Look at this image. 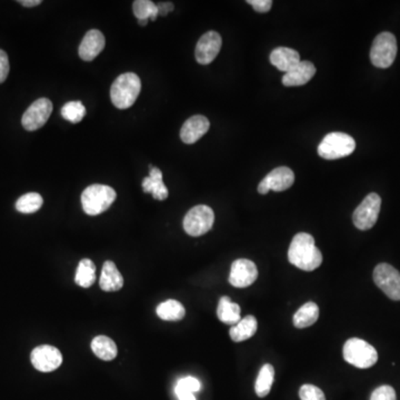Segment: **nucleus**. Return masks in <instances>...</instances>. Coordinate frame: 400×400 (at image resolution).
Instances as JSON below:
<instances>
[{
  "label": "nucleus",
  "mask_w": 400,
  "mask_h": 400,
  "mask_svg": "<svg viewBox=\"0 0 400 400\" xmlns=\"http://www.w3.org/2000/svg\"><path fill=\"white\" fill-rule=\"evenodd\" d=\"M355 149L356 141L352 136L335 131L325 136V138L319 144L318 154L324 159L335 161L349 156Z\"/></svg>",
  "instance_id": "39448f33"
},
{
  "label": "nucleus",
  "mask_w": 400,
  "mask_h": 400,
  "mask_svg": "<svg viewBox=\"0 0 400 400\" xmlns=\"http://www.w3.org/2000/svg\"><path fill=\"white\" fill-rule=\"evenodd\" d=\"M258 278V269L249 260H237L233 262L229 282L236 288H246L253 285Z\"/></svg>",
  "instance_id": "4468645a"
},
{
  "label": "nucleus",
  "mask_w": 400,
  "mask_h": 400,
  "mask_svg": "<svg viewBox=\"0 0 400 400\" xmlns=\"http://www.w3.org/2000/svg\"><path fill=\"white\" fill-rule=\"evenodd\" d=\"M157 315L159 318L167 322H178L186 315V310L183 304L177 300L170 299L161 302L157 307Z\"/></svg>",
  "instance_id": "393cba45"
},
{
  "label": "nucleus",
  "mask_w": 400,
  "mask_h": 400,
  "mask_svg": "<svg viewBox=\"0 0 400 400\" xmlns=\"http://www.w3.org/2000/svg\"><path fill=\"white\" fill-rule=\"evenodd\" d=\"M319 317V308L315 302H309L297 310L293 315V326L297 328H307L313 326Z\"/></svg>",
  "instance_id": "b1692460"
},
{
  "label": "nucleus",
  "mask_w": 400,
  "mask_h": 400,
  "mask_svg": "<svg viewBox=\"0 0 400 400\" xmlns=\"http://www.w3.org/2000/svg\"><path fill=\"white\" fill-rule=\"evenodd\" d=\"M99 285L104 291H118L124 286V278L113 262H106L102 266Z\"/></svg>",
  "instance_id": "aec40b11"
},
{
  "label": "nucleus",
  "mask_w": 400,
  "mask_h": 400,
  "mask_svg": "<svg viewBox=\"0 0 400 400\" xmlns=\"http://www.w3.org/2000/svg\"><path fill=\"white\" fill-rule=\"evenodd\" d=\"M31 364L42 372H51L56 370L62 364V355L56 347L51 345H42L31 352Z\"/></svg>",
  "instance_id": "f8f14e48"
},
{
  "label": "nucleus",
  "mask_w": 400,
  "mask_h": 400,
  "mask_svg": "<svg viewBox=\"0 0 400 400\" xmlns=\"http://www.w3.org/2000/svg\"><path fill=\"white\" fill-rule=\"evenodd\" d=\"M221 45H223L221 36L216 31H208L200 37L199 42L196 46L194 51L196 60L200 65H209L219 54Z\"/></svg>",
  "instance_id": "ddd939ff"
},
{
  "label": "nucleus",
  "mask_w": 400,
  "mask_h": 400,
  "mask_svg": "<svg viewBox=\"0 0 400 400\" xmlns=\"http://www.w3.org/2000/svg\"><path fill=\"white\" fill-rule=\"evenodd\" d=\"M175 392L179 400H196V397H194V394L192 392H186V390L177 388V387H176Z\"/></svg>",
  "instance_id": "e433bc0d"
},
{
  "label": "nucleus",
  "mask_w": 400,
  "mask_h": 400,
  "mask_svg": "<svg viewBox=\"0 0 400 400\" xmlns=\"http://www.w3.org/2000/svg\"><path fill=\"white\" fill-rule=\"evenodd\" d=\"M18 3H21L24 7H35L42 3L40 0H20Z\"/></svg>",
  "instance_id": "4c0bfd02"
},
{
  "label": "nucleus",
  "mask_w": 400,
  "mask_h": 400,
  "mask_svg": "<svg viewBox=\"0 0 400 400\" xmlns=\"http://www.w3.org/2000/svg\"><path fill=\"white\" fill-rule=\"evenodd\" d=\"M117 197L115 190L106 185H91L82 194L84 212L89 216L102 214L113 205Z\"/></svg>",
  "instance_id": "7ed1b4c3"
},
{
  "label": "nucleus",
  "mask_w": 400,
  "mask_h": 400,
  "mask_svg": "<svg viewBox=\"0 0 400 400\" xmlns=\"http://www.w3.org/2000/svg\"><path fill=\"white\" fill-rule=\"evenodd\" d=\"M176 387L179 389H183V390H186V392L194 394V392H199L201 385H200L199 381L196 379V378L185 377L181 378V381H178Z\"/></svg>",
  "instance_id": "473e14b6"
},
{
  "label": "nucleus",
  "mask_w": 400,
  "mask_h": 400,
  "mask_svg": "<svg viewBox=\"0 0 400 400\" xmlns=\"http://www.w3.org/2000/svg\"><path fill=\"white\" fill-rule=\"evenodd\" d=\"M141 91V82L136 73H122L113 82L110 98L118 109H127L135 104Z\"/></svg>",
  "instance_id": "f03ea898"
},
{
  "label": "nucleus",
  "mask_w": 400,
  "mask_h": 400,
  "mask_svg": "<svg viewBox=\"0 0 400 400\" xmlns=\"http://www.w3.org/2000/svg\"><path fill=\"white\" fill-rule=\"evenodd\" d=\"M44 199L37 192H28L24 194L16 203V209L23 214H33L36 212L43 206Z\"/></svg>",
  "instance_id": "cd10ccee"
},
{
  "label": "nucleus",
  "mask_w": 400,
  "mask_h": 400,
  "mask_svg": "<svg viewBox=\"0 0 400 400\" xmlns=\"http://www.w3.org/2000/svg\"><path fill=\"white\" fill-rule=\"evenodd\" d=\"M370 400H396V392L392 387L387 385L378 387L372 392Z\"/></svg>",
  "instance_id": "2f4dec72"
},
{
  "label": "nucleus",
  "mask_w": 400,
  "mask_h": 400,
  "mask_svg": "<svg viewBox=\"0 0 400 400\" xmlns=\"http://www.w3.org/2000/svg\"><path fill=\"white\" fill-rule=\"evenodd\" d=\"M133 9L134 14L138 20H156L159 16L157 5L150 0H136Z\"/></svg>",
  "instance_id": "c85d7f7f"
},
{
  "label": "nucleus",
  "mask_w": 400,
  "mask_h": 400,
  "mask_svg": "<svg viewBox=\"0 0 400 400\" xmlns=\"http://www.w3.org/2000/svg\"><path fill=\"white\" fill-rule=\"evenodd\" d=\"M149 176L143 181V189L146 194H152L157 200H165L168 197V189L163 181V172L159 168L149 166Z\"/></svg>",
  "instance_id": "6ab92c4d"
},
{
  "label": "nucleus",
  "mask_w": 400,
  "mask_h": 400,
  "mask_svg": "<svg viewBox=\"0 0 400 400\" xmlns=\"http://www.w3.org/2000/svg\"><path fill=\"white\" fill-rule=\"evenodd\" d=\"M273 379H275V370L271 364H266L262 367L258 377H257L256 385H255V392L257 396L264 398L271 392L273 386Z\"/></svg>",
  "instance_id": "bb28decb"
},
{
  "label": "nucleus",
  "mask_w": 400,
  "mask_h": 400,
  "mask_svg": "<svg viewBox=\"0 0 400 400\" xmlns=\"http://www.w3.org/2000/svg\"><path fill=\"white\" fill-rule=\"evenodd\" d=\"M258 329V322L254 316H246L238 324L235 325L229 330L231 340L235 343H242L251 338Z\"/></svg>",
  "instance_id": "412c9836"
},
{
  "label": "nucleus",
  "mask_w": 400,
  "mask_h": 400,
  "mask_svg": "<svg viewBox=\"0 0 400 400\" xmlns=\"http://www.w3.org/2000/svg\"><path fill=\"white\" fill-rule=\"evenodd\" d=\"M293 181H295V174L291 168L278 167L276 170H271L260 181V185H258V192L266 194L271 190L277 192H285L293 186Z\"/></svg>",
  "instance_id": "9b49d317"
},
{
  "label": "nucleus",
  "mask_w": 400,
  "mask_h": 400,
  "mask_svg": "<svg viewBox=\"0 0 400 400\" xmlns=\"http://www.w3.org/2000/svg\"><path fill=\"white\" fill-rule=\"evenodd\" d=\"M214 223V210L206 205H199L187 212L183 218V229L189 236H203L212 228Z\"/></svg>",
  "instance_id": "0eeeda50"
},
{
  "label": "nucleus",
  "mask_w": 400,
  "mask_h": 400,
  "mask_svg": "<svg viewBox=\"0 0 400 400\" xmlns=\"http://www.w3.org/2000/svg\"><path fill=\"white\" fill-rule=\"evenodd\" d=\"M374 282L392 300H400V273L392 265L383 262L376 266Z\"/></svg>",
  "instance_id": "1a4fd4ad"
},
{
  "label": "nucleus",
  "mask_w": 400,
  "mask_h": 400,
  "mask_svg": "<svg viewBox=\"0 0 400 400\" xmlns=\"http://www.w3.org/2000/svg\"><path fill=\"white\" fill-rule=\"evenodd\" d=\"M299 397L302 400H326L324 392L313 385H304L299 390Z\"/></svg>",
  "instance_id": "7c9ffc66"
},
{
  "label": "nucleus",
  "mask_w": 400,
  "mask_h": 400,
  "mask_svg": "<svg viewBox=\"0 0 400 400\" xmlns=\"http://www.w3.org/2000/svg\"><path fill=\"white\" fill-rule=\"evenodd\" d=\"M315 73L316 67L313 62L300 60L298 65L295 66L282 77V84L286 87L306 85L315 76Z\"/></svg>",
  "instance_id": "f3484780"
},
{
  "label": "nucleus",
  "mask_w": 400,
  "mask_h": 400,
  "mask_svg": "<svg viewBox=\"0 0 400 400\" xmlns=\"http://www.w3.org/2000/svg\"><path fill=\"white\" fill-rule=\"evenodd\" d=\"M210 124L205 116L196 115L187 119L181 130V138L185 144H194L208 131Z\"/></svg>",
  "instance_id": "dca6fc26"
},
{
  "label": "nucleus",
  "mask_w": 400,
  "mask_h": 400,
  "mask_svg": "<svg viewBox=\"0 0 400 400\" xmlns=\"http://www.w3.org/2000/svg\"><path fill=\"white\" fill-rule=\"evenodd\" d=\"M271 65L278 69V71L288 73L291 71L295 66L300 62V55L295 49L287 48V47H278L273 49L271 54Z\"/></svg>",
  "instance_id": "a211bd4d"
},
{
  "label": "nucleus",
  "mask_w": 400,
  "mask_h": 400,
  "mask_svg": "<svg viewBox=\"0 0 400 400\" xmlns=\"http://www.w3.org/2000/svg\"><path fill=\"white\" fill-rule=\"evenodd\" d=\"M85 115V106L80 102H69L62 108V117L73 124L82 122Z\"/></svg>",
  "instance_id": "c756f323"
},
{
  "label": "nucleus",
  "mask_w": 400,
  "mask_h": 400,
  "mask_svg": "<svg viewBox=\"0 0 400 400\" xmlns=\"http://www.w3.org/2000/svg\"><path fill=\"white\" fill-rule=\"evenodd\" d=\"M381 198L372 192L361 201L352 215V221L359 230H370L376 225L381 212Z\"/></svg>",
  "instance_id": "6e6552de"
},
{
  "label": "nucleus",
  "mask_w": 400,
  "mask_h": 400,
  "mask_svg": "<svg viewBox=\"0 0 400 400\" xmlns=\"http://www.w3.org/2000/svg\"><path fill=\"white\" fill-rule=\"evenodd\" d=\"M147 23H148V20L144 19V20H138V24L140 26H146Z\"/></svg>",
  "instance_id": "58836bf2"
},
{
  "label": "nucleus",
  "mask_w": 400,
  "mask_h": 400,
  "mask_svg": "<svg viewBox=\"0 0 400 400\" xmlns=\"http://www.w3.org/2000/svg\"><path fill=\"white\" fill-rule=\"evenodd\" d=\"M397 56V40L392 33H381L376 37L370 51V60L377 68L390 67Z\"/></svg>",
  "instance_id": "423d86ee"
},
{
  "label": "nucleus",
  "mask_w": 400,
  "mask_h": 400,
  "mask_svg": "<svg viewBox=\"0 0 400 400\" xmlns=\"http://www.w3.org/2000/svg\"><path fill=\"white\" fill-rule=\"evenodd\" d=\"M91 349L102 361H110L117 357V346L115 341L106 336H97L91 341Z\"/></svg>",
  "instance_id": "5701e85b"
},
{
  "label": "nucleus",
  "mask_w": 400,
  "mask_h": 400,
  "mask_svg": "<svg viewBox=\"0 0 400 400\" xmlns=\"http://www.w3.org/2000/svg\"><path fill=\"white\" fill-rule=\"evenodd\" d=\"M343 354L345 361L348 364L361 370L370 368L378 361L377 350L367 341L359 338H350L349 340H347L344 345Z\"/></svg>",
  "instance_id": "20e7f679"
},
{
  "label": "nucleus",
  "mask_w": 400,
  "mask_h": 400,
  "mask_svg": "<svg viewBox=\"0 0 400 400\" xmlns=\"http://www.w3.org/2000/svg\"><path fill=\"white\" fill-rule=\"evenodd\" d=\"M240 313H242V310H240L239 304L231 302L229 297L225 296L220 298L217 308V316L220 322L235 326L242 320Z\"/></svg>",
  "instance_id": "4be33fe9"
},
{
  "label": "nucleus",
  "mask_w": 400,
  "mask_h": 400,
  "mask_svg": "<svg viewBox=\"0 0 400 400\" xmlns=\"http://www.w3.org/2000/svg\"><path fill=\"white\" fill-rule=\"evenodd\" d=\"M9 60L5 51L0 49V84H3L8 77L9 73Z\"/></svg>",
  "instance_id": "72a5a7b5"
},
{
  "label": "nucleus",
  "mask_w": 400,
  "mask_h": 400,
  "mask_svg": "<svg viewBox=\"0 0 400 400\" xmlns=\"http://www.w3.org/2000/svg\"><path fill=\"white\" fill-rule=\"evenodd\" d=\"M104 45H106V40L102 31L91 29L85 35L82 44L79 46V56L85 62H91L102 53Z\"/></svg>",
  "instance_id": "2eb2a0df"
},
{
  "label": "nucleus",
  "mask_w": 400,
  "mask_h": 400,
  "mask_svg": "<svg viewBox=\"0 0 400 400\" xmlns=\"http://www.w3.org/2000/svg\"><path fill=\"white\" fill-rule=\"evenodd\" d=\"M53 113V102L47 98H40L29 106L24 113L21 124L28 131L43 127Z\"/></svg>",
  "instance_id": "9d476101"
},
{
  "label": "nucleus",
  "mask_w": 400,
  "mask_h": 400,
  "mask_svg": "<svg viewBox=\"0 0 400 400\" xmlns=\"http://www.w3.org/2000/svg\"><path fill=\"white\" fill-rule=\"evenodd\" d=\"M247 3L251 5L256 12H262V14L269 12L273 6L271 0H248Z\"/></svg>",
  "instance_id": "f704fd0d"
},
{
  "label": "nucleus",
  "mask_w": 400,
  "mask_h": 400,
  "mask_svg": "<svg viewBox=\"0 0 400 400\" xmlns=\"http://www.w3.org/2000/svg\"><path fill=\"white\" fill-rule=\"evenodd\" d=\"M76 284L80 287L88 288L96 280V267L91 260H82L77 267Z\"/></svg>",
  "instance_id": "a878e982"
},
{
  "label": "nucleus",
  "mask_w": 400,
  "mask_h": 400,
  "mask_svg": "<svg viewBox=\"0 0 400 400\" xmlns=\"http://www.w3.org/2000/svg\"><path fill=\"white\" fill-rule=\"evenodd\" d=\"M288 260L304 271H313L322 265V255L315 245L311 235L299 233L293 237L288 249Z\"/></svg>",
  "instance_id": "f257e3e1"
},
{
  "label": "nucleus",
  "mask_w": 400,
  "mask_h": 400,
  "mask_svg": "<svg viewBox=\"0 0 400 400\" xmlns=\"http://www.w3.org/2000/svg\"><path fill=\"white\" fill-rule=\"evenodd\" d=\"M157 7L159 16H166L167 14H170L174 10V3H161L157 5Z\"/></svg>",
  "instance_id": "c9c22d12"
}]
</instances>
